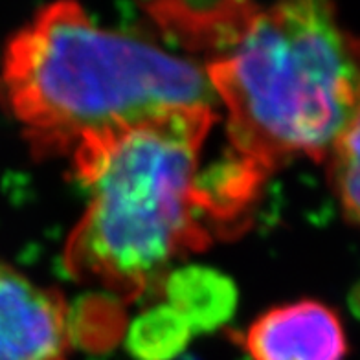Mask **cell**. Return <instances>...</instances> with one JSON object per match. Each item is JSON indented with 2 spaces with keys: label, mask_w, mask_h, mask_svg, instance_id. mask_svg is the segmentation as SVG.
Returning <instances> with one entry per match:
<instances>
[{
  "label": "cell",
  "mask_w": 360,
  "mask_h": 360,
  "mask_svg": "<svg viewBox=\"0 0 360 360\" xmlns=\"http://www.w3.org/2000/svg\"><path fill=\"white\" fill-rule=\"evenodd\" d=\"M0 100L34 147L70 153L176 110L217 103L208 70L52 4L8 41Z\"/></svg>",
  "instance_id": "cell-1"
},
{
  "label": "cell",
  "mask_w": 360,
  "mask_h": 360,
  "mask_svg": "<svg viewBox=\"0 0 360 360\" xmlns=\"http://www.w3.org/2000/svg\"><path fill=\"white\" fill-rule=\"evenodd\" d=\"M206 70L233 149L263 169L327 158L360 109V37L327 2L250 6Z\"/></svg>",
  "instance_id": "cell-2"
},
{
  "label": "cell",
  "mask_w": 360,
  "mask_h": 360,
  "mask_svg": "<svg viewBox=\"0 0 360 360\" xmlns=\"http://www.w3.org/2000/svg\"><path fill=\"white\" fill-rule=\"evenodd\" d=\"M214 110H176L81 147L76 173L89 204L67 247L76 276L136 296L206 232L199 157Z\"/></svg>",
  "instance_id": "cell-3"
},
{
  "label": "cell",
  "mask_w": 360,
  "mask_h": 360,
  "mask_svg": "<svg viewBox=\"0 0 360 360\" xmlns=\"http://www.w3.org/2000/svg\"><path fill=\"white\" fill-rule=\"evenodd\" d=\"M68 349L61 296L0 261V360H68Z\"/></svg>",
  "instance_id": "cell-4"
},
{
  "label": "cell",
  "mask_w": 360,
  "mask_h": 360,
  "mask_svg": "<svg viewBox=\"0 0 360 360\" xmlns=\"http://www.w3.org/2000/svg\"><path fill=\"white\" fill-rule=\"evenodd\" d=\"M243 346L252 360H344L347 355L340 318L314 300L280 305L257 316Z\"/></svg>",
  "instance_id": "cell-5"
},
{
  "label": "cell",
  "mask_w": 360,
  "mask_h": 360,
  "mask_svg": "<svg viewBox=\"0 0 360 360\" xmlns=\"http://www.w3.org/2000/svg\"><path fill=\"white\" fill-rule=\"evenodd\" d=\"M166 304L173 307L193 335L212 333L236 313L239 294L232 278L206 265H186L169 270L164 278Z\"/></svg>",
  "instance_id": "cell-6"
},
{
  "label": "cell",
  "mask_w": 360,
  "mask_h": 360,
  "mask_svg": "<svg viewBox=\"0 0 360 360\" xmlns=\"http://www.w3.org/2000/svg\"><path fill=\"white\" fill-rule=\"evenodd\" d=\"M191 338V327L164 302L134 316L125 333V347L134 360H175Z\"/></svg>",
  "instance_id": "cell-7"
},
{
  "label": "cell",
  "mask_w": 360,
  "mask_h": 360,
  "mask_svg": "<svg viewBox=\"0 0 360 360\" xmlns=\"http://www.w3.org/2000/svg\"><path fill=\"white\" fill-rule=\"evenodd\" d=\"M327 158L331 186L342 210L360 226V109Z\"/></svg>",
  "instance_id": "cell-8"
}]
</instances>
